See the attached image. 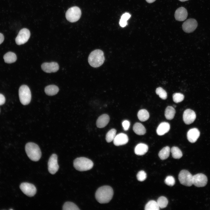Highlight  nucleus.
I'll use <instances>...</instances> for the list:
<instances>
[{
	"label": "nucleus",
	"instance_id": "nucleus-1",
	"mask_svg": "<svg viewBox=\"0 0 210 210\" xmlns=\"http://www.w3.org/2000/svg\"><path fill=\"white\" fill-rule=\"evenodd\" d=\"M113 194L112 188L108 186H104L99 188L95 194L97 201L101 204L109 202L111 200Z\"/></svg>",
	"mask_w": 210,
	"mask_h": 210
},
{
	"label": "nucleus",
	"instance_id": "nucleus-2",
	"mask_svg": "<svg viewBox=\"0 0 210 210\" xmlns=\"http://www.w3.org/2000/svg\"><path fill=\"white\" fill-rule=\"evenodd\" d=\"M25 150L28 157L33 161H38L41 157V150L39 146L35 143H27L25 146Z\"/></svg>",
	"mask_w": 210,
	"mask_h": 210
},
{
	"label": "nucleus",
	"instance_id": "nucleus-3",
	"mask_svg": "<svg viewBox=\"0 0 210 210\" xmlns=\"http://www.w3.org/2000/svg\"><path fill=\"white\" fill-rule=\"evenodd\" d=\"M105 60L103 52L99 49L95 50L92 52L88 57L90 65L94 67H97L102 65Z\"/></svg>",
	"mask_w": 210,
	"mask_h": 210
},
{
	"label": "nucleus",
	"instance_id": "nucleus-4",
	"mask_svg": "<svg viewBox=\"0 0 210 210\" xmlns=\"http://www.w3.org/2000/svg\"><path fill=\"white\" fill-rule=\"evenodd\" d=\"M74 167L79 171H86L91 169L93 163L90 160L83 157L78 158L74 160L73 162Z\"/></svg>",
	"mask_w": 210,
	"mask_h": 210
},
{
	"label": "nucleus",
	"instance_id": "nucleus-5",
	"mask_svg": "<svg viewBox=\"0 0 210 210\" xmlns=\"http://www.w3.org/2000/svg\"><path fill=\"white\" fill-rule=\"evenodd\" d=\"M19 96L22 104L23 105L29 104L31 99V94L29 87L26 85H21L19 90Z\"/></svg>",
	"mask_w": 210,
	"mask_h": 210
},
{
	"label": "nucleus",
	"instance_id": "nucleus-6",
	"mask_svg": "<svg viewBox=\"0 0 210 210\" xmlns=\"http://www.w3.org/2000/svg\"><path fill=\"white\" fill-rule=\"evenodd\" d=\"M81 15V12L80 8L75 6L71 7L67 10L65 16L68 21L71 22H74L80 19Z\"/></svg>",
	"mask_w": 210,
	"mask_h": 210
},
{
	"label": "nucleus",
	"instance_id": "nucleus-7",
	"mask_svg": "<svg viewBox=\"0 0 210 210\" xmlns=\"http://www.w3.org/2000/svg\"><path fill=\"white\" fill-rule=\"evenodd\" d=\"M192 175L188 170H181L178 175V178L180 183L187 186H191L192 184Z\"/></svg>",
	"mask_w": 210,
	"mask_h": 210
},
{
	"label": "nucleus",
	"instance_id": "nucleus-8",
	"mask_svg": "<svg viewBox=\"0 0 210 210\" xmlns=\"http://www.w3.org/2000/svg\"><path fill=\"white\" fill-rule=\"evenodd\" d=\"M30 36V33L29 29L24 28L19 32L15 39L16 43L18 45L23 44L27 42Z\"/></svg>",
	"mask_w": 210,
	"mask_h": 210
},
{
	"label": "nucleus",
	"instance_id": "nucleus-9",
	"mask_svg": "<svg viewBox=\"0 0 210 210\" xmlns=\"http://www.w3.org/2000/svg\"><path fill=\"white\" fill-rule=\"evenodd\" d=\"M23 192L27 196L32 197L34 195L36 192L35 186L33 184L24 182L22 183L20 186Z\"/></svg>",
	"mask_w": 210,
	"mask_h": 210
},
{
	"label": "nucleus",
	"instance_id": "nucleus-10",
	"mask_svg": "<svg viewBox=\"0 0 210 210\" xmlns=\"http://www.w3.org/2000/svg\"><path fill=\"white\" fill-rule=\"evenodd\" d=\"M48 167L49 172L51 174H55L58 171L59 166L56 154H53L50 156L48 162Z\"/></svg>",
	"mask_w": 210,
	"mask_h": 210
},
{
	"label": "nucleus",
	"instance_id": "nucleus-11",
	"mask_svg": "<svg viewBox=\"0 0 210 210\" xmlns=\"http://www.w3.org/2000/svg\"><path fill=\"white\" fill-rule=\"evenodd\" d=\"M207 181L206 176L204 174L199 173L193 176V184L197 187L204 186L207 184Z\"/></svg>",
	"mask_w": 210,
	"mask_h": 210
},
{
	"label": "nucleus",
	"instance_id": "nucleus-12",
	"mask_svg": "<svg viewBox=\"0 0 210 210\" xmlns=\"http://www.w3.org/2000/svg\"><path fill=\"white\" fill-rule=\"evenodd\" d=\"M197 21L193 18L188 19L185 21L182 25L183 31L186 33H190L193 32L197 26Z\"/></svg>",
	"mask_w": 210,
	"mask_h": 210
},
{
	"label": "nucleus",
	"instance_id": "nucleus-13",
	"mask_svg": "<svg viewBox=\"0 0 210 210\" xmlns=\"http://www.w3.org/2000/svg\"><path fill=\"white\" fill-rule=\"evenodd\" d=\"M59 65L55 62H45L42 64L41 68L43 70L47 73L57 72L59 69Z\"/></svg>",
	"mask_w": 210,
	"mask_h": 210
},
{
	"label": "nucleus",
	"instance_id": "nucleus-14",
	"mask_svg": "<svg viewBox=\"0 0 210 210\" xmlns=\"http://www.w3.org/2000/svg\"><path fill=\"white\" fill-rule=\"evenodd\" d=\"M196 118V114L192 110L188 109L184 111L183 115V120L186 124L189 125L193 123Z\"/></svg>",
	"mask_w": 210,
	"mask_h": 210
},
{
	"label": "nucleus",
	"instance_id": "nucleus-15",
	"mask_svg": "<svg viewBox=\"0 0 210 210\" xmlns=\"http://www.w3.org/2000/svg\"><path fill=\"white\" fill-rule=\"evenodd\" d=\"M128 141L127 136L123 133H120L116 135L113 140L114 144L116 146H120L126 144Z\"/></svg>",
	"mask_w": 210,
	"mask_h": 210
},
{
	"label": "nucleus",
	"instance_id": "nucleus-16",
	"mask_svg": "<svg viewBox=\"0 0 210 210\" xmlns=\"http://www.w3.org/2000/svg\"><path fill=\"white\" fill-rule=\"evenodd\" d=\"M188 15L187 10L185 8L181 7L176 10L174 14V17L176 20L182 21L186 19Z\"/></svg>",
	"mask_w": 210,
	"mask_h": 210
},
{
	"label": "nucleus",
	"instance_id": "nucleus-17",
	"mask_svg": "<svg viewBox=\"0 0 210 210\" xmlns=\"http://www.w3.org/2000/svg\"><path fill=\"white\" fill-rule=\"evenodd\" d=\"M200 132L196 128L190 129L187 133V138L188 141L191 143L195 142L199 137Z\"/></svg>",
	"mask_w": 210,
	"mask_h": 210
},
{
	"label": "nucleus",
	"instance_id": "nucleus-18",
	"mask_svg": "<svg viewBox=\"0 0 210 210\" xmlns=\"http://www.w3.org/2000/svg\"><path fill=\"white\" fill-rule=\"evenodd\" d=\"M110 118L107 114H103L100 116L97 119L96 121V125L99 128L105 127L109 121Z\"/></svg>",
	"mask_w": 210,
	"mask_h": 210
},
{
	"label": "nucleus",
	"instance_id": "nucleus-19",
	"mask_svg": "<svg viewBox=\"0 0 210 210\" xmlns=\"http://www.w3.org/2000/svg\"><path fill=\"white\" fill-rule=\"evenodd\" d=\"M170 129V125L168 123L163 122L161 123L158 126L156 132L158 135H163L168 132Z\"/></svg>",
	"mask_w": 210,
	"mask_h": 210
},
{
	"label": "nucleus",
	"instance_id": "nucleus-20",
	"mask_svg": "<svg viewBox=\"0 0 210 210\" xmlns=\"http://www.w3.org/2000/svg\"><path fill=\"white\" fill-rule=\"evenodd\" d=\"M148 150V146L146 144L141 143L138 144L134 148V152L136 154L138 155H142L145 154Z\"/></svg>",
	"mask_w": 210,
	"mask_h": 210
},
{
	"label": "nucleus",
	"instance_id": "nucleus-21",
	"mask_svg": "<svg viewBox=\"0 0 210 210\" xmlns=\"http://www.w3.org/2000/svg\"><path fill=\"white\" fill-rule=\"evenodd\" d=\"M133 129L136 134L139 135H144L146 132V129L144 126L139 123H136L134 124Z\"/></svg>",
	"mask_w": 210,
	"mask_h": 210
},
{
	"label": "nucleus",
	"instance_id": "nucleus-22",
	"mask_svg": "<svg viewBox=\"0 0 210 210\" xmlns=\"http://www.w3.org/2000/svg\"><path fill=\"white\" fill-rule=\"evenodd\" d=\"M44 91L47 95L53 96L58 93L59 88L57 86L55 85H50L45 87Z\"/></svg>",
	"mask_w": 210,
	"mask_h": 210
},
{
	"label": "nucleus",
	"instance_id": "nucleus-23",
	"mask_svg": "<svg viewBox=\"0 0 210 210\" xmlns=\"http://www.w3.org/2000/svg\"><path fill=\"white\" fill-rule=\"evenodd\" d=\"M4 62L7 63L14 62L17 60V56L15 54L9 52L5 54L3 57Z\"/></svg>",
	"mask_w": 210,
	"mask_h": 210
},
{
	"label": "nucleus",
	"instance_id": "nucleus-24",
	"mask_svg": "<svg viewBox=\"0 0 210 210\" xmlns=\"http://www.w3.org/2000/svg\"><path fill=\"white\" fill-rule=\"evenodd\" d=\"M175 113L176 111L174 108L172 106H168L165 111V117L167 120H171L174 118Z\"/></svg>",
	"mask_w": 210,
	"mask_h": 210
},
{
	"label": "nucleus",
	"instance_id": "nucleus-25",
	"mask_svg": "<svg viewBox=\"0 0 210 210\" xmlns=\"http://www.w3.org/2000/svg\"><path fill=\"white\" fill-rule=\"evenodd\" d=\"M170 149L168 146H165L159 152L158 156L162 160L167 159L169 157Z\"/></svg>",
	"mask_w": 210,
	"mask_h": 210
},
{
	"label": "nucleus",
	"instance_id": "nucleus-26",
	"mask_svg": "<svg viewBox=\"0 0 210 210\" xmlns=\"http://www.w3.org/2000/svg\"><path fill=\"white\" fill-rule=\"evenodd\" d=\"M137 116L140 121L144 122L148 119L149 117V114L146 110L142 109L138 111Z\"/></svg>",
	"mask_w": 210,
	"mask_h": 210
},
{
	"label": "nucleus",
	"instance_id": "nucleus-27",
	"mask_svg": "<svg viewBox=\"0 0 210 210\" xmlns=\"http://www.w3.org/2000/svg\"><path fill=\"white\" fill-rule=\"evenodd\" d=\"M160 207L156 201L153 200L149 201L145 206V210H159Z\"/></svg>",
	"mask_w": 210,
	"mask_h": 210
},
{
	"label": "nucleus",
	"instance_id": "nucleus-28",
	"mask_svg": "<svg viewBox=\"0 0 210 210\" xmlns=\"http://www.w3.org/2000/svg\"><path fill=\"white\" fill-rule=\"evenodd\" d=\"M170 151L172 153V157L174 159H180L183 156L181 150L177 147H173L171 148Z\"/></svg>",
	"mask_w": 210,
	"mask_h": 210
},
{
	"label": "nucleus",
	"instance_id": "nucleus-29",
	"mask_svg": "<svg viewBox=\"0 0 210 210\" xmlns=\"http://www.w3.org/2000/svg\"><path fill=\"white\" fill-rule=\"evenodd\" d=\"M130 14L128 13L123 14L121 17L119 24L122 27H124L127 24V21L131 17Z\"/></svg>",
	"mask_w": 210,
	"mask_h": 210
},
{
	"label": "nucleus",
	"instance_id": "nucleus-30",
	"mask_svg": "<svg viewBox=\"0 0 210 210\" xmlns=\"http://www.w3.org/2000/svg\"><path fill=\"white\" fill-rule=\"evenodd\" d=\"M62 209L63 210H79L76 205L73 202H67L64 203Z\"/></svg>",
	"mask_w": 210,
	"mask_h": 210
},
{
	"label": "nucleus",
	"instance_id": "nucleus-31",
	"mask_svg": "<svg viewBox=\"0 0 210 210\" xmlns=\"http://www.w3.org/2000/svg\"><path fill=\"white\" fill-rule=\"evenodd\" d=\"M116 130L112 129L109 130L106 135V141L109 143L113 141L116 136Z\"/></svg>",
	"mask_w": 210,
	"mask_h": 210
},
{
	"label": "nucleus",
	"instance_id": "nucleus-32",
	"mask_svg": "<svg viewBox=\"0 0 210 210\" xmlns=\"http://www.w3.org/2000/svg\"><path fill=\"white\" fill-rule=\"evenodd\" d=\"M157 202L160 208L163 209L167 206L168 204V200L165 197L161 196L158 199Z\"/></svg>",
	"mask_w": 210,
	"mask_h": 210
},
{
	"label": "nucleus",
	"instance_id": "nucleus-33",
	"mask_svg": "<svg viewBox=\"0 0 210 210\" xmlns=\"http://www.w3.org/2000/svg\"><path fill=\"white\" fill-rule=\"evenodd\" d=\"M156 94L161 99H165L167 97V94L166 91L161 87L157 88L156 90Z\"/></svg>",
	"mask_w": 210,
	"mask_h": 210
},
{
	"label": "nucleus",
	"instance_id": "nucleus-34",
	"mask_svg": "<svg viewBox=\"0 0 210 210\" xmlns=\"http://www.w3.org/2000/svg\"><path fill=\"white\" fill-rule=\"evenodd\" d=\"M184 95L180 93H175L173 95V101L176 103H178L182 102L184 99Z\"/></svg>",
	"mask_w": 210,
	"mask_h": 210
},
{
	"label": "nucleus",
	"instance_id": "nucleus-35",
	"mask_svg": "<svg viewBox=\"0 0 210 210\" xmlns=\"http://www.w3.org/2000/svg\"><path fill=\"white\" fill-rule=\"evenodd\" d=\"M137 178L139 181H143L146 179L147 174L143 170L139 171L137 174Z\"/></svg>",
	"mask_w": 210,
	"mask_h": 210
},
{
	"label": "nucleus",
	"instance_id": "nucleus-36",
	"mask_svg": "<svg viewBox=\"0 0 210 210\" xmlns=\"http://www.w3.org/2000/svg\"><path fill=\"white\" fill-rule=\"evenodd\" d=\"M175 181L174 178L172 176H167L164 180L165 183L169 186H173L175 183Z\"/></svg>",
	"mask_w": 210,
	"mask_h": 210
},
{
	"label": "nucleus",
	"instance_id": "nucleus-37",
	"mask_svg": "<svg viewBox=\"0 0 210 210\" xmlns=\"http://www.w3.org/2000/svg\"><path fill=\"white\" fill-rule=\"evenodd\" d=\"M130 125V122L127 120H125L122 122V125L125 131H127L129 129Z\"/></svg>",
	"mask_w": 210,
	"mask_h": 210
},
{
	"label": "nucleus",
	"instance_id": "nucleus-38",
	"mask_svg": "<svg viewBox=\"0 0 210 210\" xmlns=\"http://www.w3.org/2000/svg\"><path fill=\"white\" fill-rule=\"evenodd\" d=\"M5 98L4 95L0 93V106L4 104L5 102Z\"/></svg>",
	"mask_w": 210,
	"mask_h": 210
},
{
	"label": "nucleus",
	"instance_id": "nucleus-39",
	"mask_svg": "<svg viewBox=\"0 0 210 210\" xmlns=\"http://www.w3.org/2000/svg\"><path fill=\"white\" fill-rule=\"evenodd\" d=\"M4 36L3 35L0 33V44H1L4 41Z\"/></svg>",
	"mask_w": 210,
	"mask_h": 210
},
{
	"label": "nucleus",
	"instance_id": "nucleus-40",
	"mask_svg": "<svg viewBox=\"0 0 210 210\" xmlns=\"http://www.w3.org/2000/svg\"><path fill=\"white\" fill-rule=\"evenodd\" d=\"M146 1L148 3H152L154 2L156 0H146Z\"/></svg>",
	"mask_w": 210,
	"mask_h": 210
},
{
	"label": "nucleus",
	"instance_id": "nucleus-41",
	"mask_svg": "<svg viewBox=\"0 0 210 210\" xmlns=\"http://www.w3.org/2000/svg\"><path fill=\"white\" fill-rule=\"evenodd\" d=\"M179 0L181 2H184V1H188V0Z\"/></svg>",
	"mask_w": 210,
	"mask_h": 210
},
{
	"label": "nucleus",
	"instance_id": "nucleus-42",
	"mask_svg": "<svg viewBox=\"0 0 210 210\" xmlns=\"http://www.w3.org/2000/svg\"><path fill=\"white\" fill-rule=\"evenodd\" d=\"M9 210H13L12 209H10Z\"/></svg>",
	"mask_w": 210,
	"mask_h": 210
}]
</instances>
